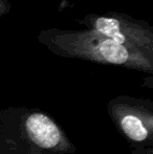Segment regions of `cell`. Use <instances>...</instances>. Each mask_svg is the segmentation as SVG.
Listing matches in <instances>:
<instances>
[{"mask_svg": "<svg viewBox=\"0 0 153 154\" xmlns=\"http://www.w3.org/2000/svg\"><path fill=\"white\" fill-rule=\"evenodd\" d=\"M25 126L29 137L38 146L50 149L59 144L61 138L59 129L56 124L44 114L34 113L29 116Z\"/></svg>", "mask_w": 153, "mask_h": 154, "instance_id": "cell-1", "label": "cell"}, {"mask_svg": "<svg viewBox=\"0 0 153 154\" xmlns=\"http://www.w3.org/2000/svg\"><path fill=\"white\" fill-rule=\"evenodd\" d=\"M99 51L106 61L113 64H123L128 59V51L122 44L113 40H105L99 46Z\"/></svg>", "mask_w": 153, "mask_h": 154, "instance_id": "cell-2", "label": "cell"}, {"mask_svg": "<svg viewBox=\"0 0 153 154\" xmlns=\"http://www.w3.org/2000/svg\"><path fill=\"white\" fill-rule=\"evenodd\" d=\"M122 128L126 135L135 142H143L148 136V131L142 121L137 116L128 114L121 122Z\"/></svg>", "mask_w": 153, "mask_h": 154, "instance_id": "cell-3", "label": "cell"}, {"mask_svg": "<svg viewBox=\"0 0 153 154\" xmlns=\"http://www.w3.org/2000/svg\"><path fill=\"white\" fill-rule=\"evenodd\" d=\"M96 29L101 34L109 37L110 40H113L118 44H123L125 42L124 35L120 31V22L113 18H99L96 22Z\"/></svg>", "mask_w": 153, "mask_h": 154, "instance_id": "cell-4", "label": "cell"}]
</instances>
